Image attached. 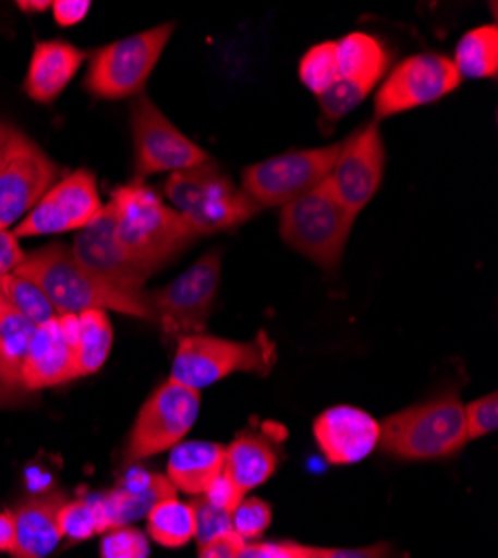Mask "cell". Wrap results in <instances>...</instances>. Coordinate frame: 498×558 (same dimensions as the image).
Wrapping results in <instances>:
<instances>
[{
	"mask_svg": "<svg viewBox=\"0 0 498 558\" xmlns=\"http://www.w3.org/2000/svg\"><path fill=\"white\" fill-rule=\"evenodd\" d=\"M34 331L36 324H32L21 311H16L10 304V300L3 293H0V344H3L10 362L19 368V374L21 362L34 338Z\"/></svg>",
	"mask_w": 498,
	"mask_h": 558,
	"instance_id": "obj_30",
	"label": "cell"
},
{
	"mask_svg": "<svg viewBox=\"0 0 498 558\" xmlns=\"http://www.w3.org/2000/svg\"><path fill=\"white\" fill-rule=\"evenodd\" d=\"M172 496H177V489L166 476L146 470H130L112 492L97 496L104 534L148 517L157 502Z\"/></svg>",
	"mask_w": 498,
	"mask_h": 558,
	"instance_id": "obj_19",
	"label": "cell"
},
{
	"mask_svg": "<svg viewBox=\"0 0 498 558\" xmlns=\"http://www.w3.org/2000/svg\"><path fill=\"white\" fill-rule=\"evenodd\" d=\"M338 153L340 144L270 157L242 172L240 189L259 208H284L325 183Z\"/></svg>",
	"mask_w": 498,
	"mask_h": 558,
	"instance_id": "obj_9",
	"label": "cell"
},
{
	"mask_svg": "<svg viewBox=\"0 0 498 558\" xmlns=\"http://www.w3.org/2000/svg\"><path fill=\"white\" fill-rule=\"evenodd\" d=\"M276 425H264L262 432L248 429L240 434L223 451V474L246 496L276 474L282 453L284 432L274 434Z\"/></svg>",
	"mask_w": 498,
	"mask_h": 558,
	"instance_id": "obj_20",
	"label": "cell"
},
{
	"mask_svg": "<svg viewBox=\"0 0 498 558\" xmlns=\"http://www.w3.org/2000/svg\"><path fill=\"white\" fill-rule=\"evenodd\" d=\"M451 63L461 78H494L498 74V27L481 25L467 32Z\"/></svg>",
	"mask_w": 498,
	"mask_h": 558,
	"instance_id": "obj_26",
	"label": "cell"
},
{
	"mask_svg": "<svg viewBox=\"0 0 498 558\" xmlns=\"http://www.w3.org/2000/svg\"><path fill=\"white\" fill-rule=\"evenodd\" d=\"M25 257L27 255L19 246V240L12 235V230H0V277L16 272Z\"/></svg>",
	"mask_w": 498,
	"mask_h": 558,
	"instance_id": "obj_41",
	"label": "cell"
},
{
	"mask_svg": "<svg viewBox=\"0 0 498 558\" xmlns=\"http://www.w3.org/2000/svg\"><path fill=\"white\" fill-rule=\"evenodd\" d=\"M61 168L32 138L16 130L0 168V230H12L59 181Z\"/></svg>",
	"mask_w": 498,
	"mask_h": 558,
	"instance_id": "obj_12",
	"label": "cell"
},
{
	"mask_svg": "<svg viewBox=\"0 0 498 558\" xmlns=\"http://www.w3.org/2000/svg\"><path fill=\"white\" fill-rule=\"evenodd\" d=\"M150 543L137 527H114L101 538V558H148Z\"/></svg>",
	"mask_w": 498,
	"mask_h": 558,
	"instance_id": "obj_33",
	"label": "cell"
},
{
	"mask_svg": "<svg viewBox=\"0 0 498 558\" xmlns=\"http://www.w3.org/2000/svg\"><path fill=\"white\" fill-rule=\"evenodd\" d=\"M461 81L449 57L427 52L404 59L378 87L376 117L387 119L436 104L454 92Z\"/></svg>",
	"mask_w": 498,
	"mask_h": 558,
	"instance_id": "obj_15",
	"label": "cell"
},
{
	"mask_svg": "<svg viewBox=\"0 0 498 558\" xmlns=\"http://www.w3.org/2000/svg\"><path fill=\"white\" fill-rule=\"evenodd\" d=\"M163 191L197 235L235 228L262 210L212 161L172 172Z\"/></svg>",
	"mask_w": 498,
	"mask_h": 558,
	"instance_id": "obj_5",
	"label": "cell"
},
{
	"mask_svg": "<svg viewBox=\"0 0 498 558\" xmlns=\"http://www.w3.org/2000/svg\"><path fill=\"white\" fill-rule=\"evenodd\" d=\"M16 275L34 282L59 315L117 311L132 317L155 319L144 295H127L110 287L101 277L89 272L65 244H50L32 253L16 268Z\"/></svg>",
	"mask_w": 498,
	"mask_h": 558,
	"instance_id": "obj_2",
	"label": "cell"
},
{
	"mask_svg": "<svg viewBox=\"0 0 498 558\" xmlns=\"http://www.w3.org/2000/svg\"><path fill=\"white\" fill-rule=\"evenodd\" d=\"M72 253L89 272H95L104 282L127 295L142 298L148 277H153L150 270L134 262L119 244L110 204L104 206L95 221H89L76 232Z\"/></svg>",
	"mask_w": 498,
	"mask_h": 558,
	"instance_id": "obj_16",
	"label": "cell"
},
{
	"mask_svg": "<svg viewBox=\"0 0 498 558\" xmlns=\"http://www.w3.org/2000/svg\"><path fill=\"white\" fill-rule=\"evenodd\" d=\"M367 97H369L367 92H362L360 87H355V85L349 83V81L338 78V83H333V85L325 92V95H320L318 101H320V108H323L325 117L331 119V121H336V119L349 114L353 108H357Z\"/></svg>",
	"mask_w": 498,
	"mask_h": 558,
	"instance_id": "obj_34",
	"label": "cell"
},
{
	"mask_svg": "<svg viewBox=\"0 0 498 558\" xmlns=\"http://www.w3.org/2000/svg\"><path fill=\"white\" fill-rule=\"evenodd\" d=\"M148 534L163 547H184L197 534L193 502H181L177 496L163 498L148 511Z\"/></svg>",
	"mask_w": 498,
	"mask_h": 558,
	"instance_id": "obj_27",
	"label": "cell"
},
{
	"mask_svg": "<svg viewBox=\"0 0 498 558\" xmlns=\"http://www.w3.org/2000/svg\"><path fill=\"white\" fill-rule=\"evenodd\" d=\"M199 409V391L174 380L163 383L146 400L137 421L132 425L125 447V462H139L184 442V436H189V432L197 423Z\"/></svg>",
	"mask_w": 498,
	"mask_h": 558,
	"instance_id": "obj_10",
	"label": "cell"
},
{
	"mask_svg": "<svg viewBox=\"0 0 498 558\" xmlns=\"http://www.w3.org/2000/svg\"><path fill=\"white\" fill-rule=\"evenodd\" d=\"M498 427V396L487 393L465 407L467 440H476L494 434Z\"/></svg>",
	"mask_w": 498,
	"mask_h": 558,
	"instance_id": "obj_35",
	"label": "cell"
},
{
	"mask_svg": "<svg viewBox=\"0 0 498 558\" xmlns=\"http://www.w3.org/2000/svg\"><path fill=\"white\" fill-rule=\"evenodd\" d=\"M276 362V342L264 331L248 342L197 333L177 342L170 380L202 393V389L233 374H257L266 378L274 371Z\"/></svg>",
	"mask_w": 498,
	"mask_h": 558,
	"instance_id": "obj_4",
	"label": "cell"
},
{
	"mask_svg": "<svg viewBox=\"0 0 498 558\" xmlns=\"http://www.w3.org/2000/svg\"><path fill=\"white\" fill-rule=\"evenodd\" d=\"M385 174V144L376 123L357 128L340 144L325 189L357 217L378 193Z\"/></svg>",
	"mask_w": 498,
	"mask_h": 558,
	"instance_id": "obj_13",
	"label": "cell"
},
{
	"mask_svg": "<svg viewBox=\"0 0 498 558\" xmlns=\"http://www.w3.org/2000/svg\"><path fill=\"white\" fill-rule=\"evenodd\" d=\"M85 59V52L68 40L36 43L23 83L27 97L36 104L57 101Z\"/></svg>",
	"mask_w": 498,
	"mask_h": 558,
	"instance_id": "obj_22",
	"label": "cell"
},
{
	"mask_svg": "<svg viewBox=\"0 0 498 558\" xmlns=\"http://www.w3.org/2000/svg\"><path fill=\"white\" fill-rule=\"evenodd\" d=\"M338 78H340V70H338L336 40L313 45L300 61L302 85L308 87L315 97H320L333 83H338Z\"/></svg>",
	"mask_w": 498,
	"mask_h": 558,
	"instance_id": "obj_29",
	"label": "cell"
},
{
	"mask_svg": "<svg viewBox=\"0 0 498 558\" xmlns=\"http://www.w3.org/2000/svg\"><path fill=\"white\" fill-rule=\"evenodd\" d=\"M208 505L217 507V509H223L229 511V514H233V509L240 505V500L244 498V494L238 489V485L226 476L223 472L210 483V487L206 489V494L202 496Z\"/></svg>",
	"mask_w": 498,
	"mask_h": 558,
	"instance_id": "obj_39",
	"label": "cell"
},
{
	"mask_svg": "<svg viewBox=\"0 0 498 558\" xmlns=\"http://www.w3.org/2000/svg\"><path fill=\"white\" fill-rule=\"evenodd\" d=\"M0 293H3L10 300V304L16 311H21L32 324H36V327L59 317L57 308L48 298H45V293L34 282H29V279L16 272L0 277Z\"/></svg>",
	"mask_w": 498,
	"mask_h": 558,
	"instance_id": "obj_28",
	"label": "cell"
},
{
	"mask_svg": "<svg viewBox=\"0 0 498 558\" xmlns=\"http://www.w3.org/2000/svg\"><path fill=\"white\" fill-rule=\"evenodd\" d=\"M313 436L331 464H353L378 447L380 423L367 411L340 404L315 417Z\"/></svg>",
	"mask_w": 498,
	"mask_h": 558,
	"instance_id": "obj_18",
	"label": "cell"
},
{
	"mask_svg": "<svg viewBox=\"0 0 498 558\" xmlns=\"http://www.w3.org/2000/svg\"><path fill=\"white\" fill-rule=\"evenodd\" d=\"M174 32V23L121 38L95 52L85 74V89L99 99H127L144 92Z\"/></svg>",
	"mask_w": 498,
	"mask_h": 558,
	"instance_id": "obj_7",
	"label": "cell"
},
{
	"mask_svg": "<svg viewBox=\"0 0 498 558\" xmlns=\"http://www.w3.org/2000/svg\"><path fill=\"white\" fill-rule=\"evenodd\" d=\"M110 206L119 244L150 272L168 264L199 238L197 230L172 206L163 204L142 179L119 185L112 193Z\"/></svg>",
	"mask_w": 498,
	"mask_h": 558,
	"instance_id": "obj_1",
	"label": "cell"
},
{
	"mask_svg": "<svg viewBox=\"0 0 498 558\" xmlns=\"http://www.w3.org/2000/svg\"><path fill=\"white\" fill-rule=\"evenodd\" d=\"M467 442L465 404L447 393L389 415L380 423L378 447L402 460H436L459 453Z\"/></svg>",
	"mask_w": 498,
	"mask_h": 558,
	"instance_id": "obj_3",
	"label": "cell"
},
{
	"mask_svg": "<svg viewBox=\"0 0 498 558\" xmlns=\"http://www.w3.org/2000/svg\"><path fill=\"white\" fill-rule=\"evenodd\" d=\"M336 52L340 78L353 83L367 95H372L380 83L391 61L385 45L367 32H351L342 40H336Z\"/></svg>",
	"mask_w": 498,
	"mask_h": 558,
	"instance_id": "obj_24",
	"label": "cell"
},
{
	"mask_svg": "<svg viewBox=\"0 0 498 558\" xmlns=\"http://www.w3.org/2000/svg\"><path fill=\"white\" fill-rule=\"evenodd\" d=\"M89 8H93V3H87V0H57V3H52V14L59 25L72 27L85 21Z\"/></svg>",
	"mask_w": 498,
	"mask_h": 558,
	"instance_id": "obj_43",
	"label": "cell"
},
{
	"mask_svg": "<svg viewBox=\"0 0 498 558\" xmlns=\"http://www.w3.org/2000/svg\"><path fill=\"white\" fill-rule=\"evenodd\" d=\"M353 219L320 183L315 191L282 208L280 235L300 255L333 272L349 242Z\"/></svg>",
	"mask_w": 498,
	"mask_h": 558,
	"instance_id": "obj_6",
	"label": "cell"
},
{
	"mask_svg": "<svg viewBox=\"0 0 498 558\" xmlns=\"http://www.w3.org/2000/svg\"><path fill=\"white\" fill-rule=\"evenodd\" d=\"M78 317L59 315L40 324L21 362V383L27 393L65 385L74 376V342Z\"/></svg>",
	"mask_w": 498,
	"mask_h": 558,
	"instance_id": "obj_17",
	"label": "cell"
},
{
	"mask_svg": "<svg viewBox=\"0 0 498 558\" xmlns=\"http://www.w3.org/2000/svg\"><path fill=\"white\" fill-rule=\"evenodd\" d=\"M29 393L25 391L23 383H21V374L19 368L10 362V357L5 355L3 344H0V407L5 404H19L27 398Z\"/></svg>",
	"mask_w": 498,
	"mask_h": 558,
	"instance_id": "obj_38",
	"label": "cell"
},
{
	"mask_svg": "<svg viewBox=\"0 0 498 558\" xmlns=\"http://www.w3.org/2000/svg\"><path fill=\"white\" fill-rule=\"evenodd\" d=\"M19 8L23 12H45L48 8H52L50 0H38V3H32V0H21Z\"/></svg>",
	"mask_w": 498,
	"mask_h": 558,
	"instance_id": "obj_46",
	"label": "cell"
},
{
	"mask_svg": "<svg viewBox=\"0 0 498 558\" xmlns=\"http://www.w3.org/2000/svg\"><path fill=\"white\" fill-rule=\"evenodd\" d=\"M59 527L63 538H70L76 543L93 538L95 534H104L97 496L65 502L59 511Z\"/></svg>",
	"mask_w": 498,
	"mask_h": 558,
	"instance_id": "obj_31",
	"label": "cell"
},
{
	"mask_svg": "<svg viewBox=\"0 0 498 558\" xmlns=\"http://www.w3.org/2000/svg\"><path fill=\"white\" fill-rule=\"evenodd\" d=\"M65 496L50 492L21 500L14 509V558H45L63 541L59 527V511Z\"/></svg>",
	"mask_w": 498,
	"mask_h": 558,
	"instance_id": "obj_21",
	"label": "cell"
},
{
	"mask_svg": "<svg viewBox=\"0 0 498 558\" xmlns=\"http://www.w3.org/2000/svg\"><path fill=\"white\" fill-rule=\"evenodd\" d=\"M270 523H274V509L266 500L255 496H244L231 514V530L244 543L259 538Z\"/></svg>",
	"mask_w": 498,
	"mask_h": 558,
	"instance_id": "obj_32",
	"label": "cell"
},
{
	"mask_svg": "<svg viewBox=\"0 0 498 558\" xmlns=\"http://www.w3.org/2000/svg\"><path fill=\"white\" fill-rule=\"evenodd\" d=\"M302 558H398V551L389 543H378L369 547H313L302 545Z\"/></svg>",
	"mask_w": 498,
	"mask_h": 558,
	"instance_id": "obj_37",
	"label": "cell"
},
{
	"mask_svg": "<svg viewBox=\"0 0 498 558\" xmlns=\"http://www.w3.org/2000/svg\"><path fill=\"white\" fill-rule=\"evenodd\" d=\"M14 547V517L12 511H0V551Z\"/></svg>",
	"mask_w": 498,
	"mask_h": 558,
	"instance_id": "obj_44",
	"label": "cell"
},
{
	"mask_svg": "<svg viewBox=\"0 0 498 558\" xmlns=\"http://www.w3.org/2000/svg\"><path fill=\"white\" fill-rule=\"evenodd\" d=\"M242 545H244V541L235 532H229L206 545H199L197 558H235L238 551L242 549Z\"/></svg>",
	"mask_w": 498,
	"mask_h": 558,
	"instance_id": "obj_42",
	"label": "cell"
},
{
	"mask_svg": "<svg viewBox=\"0 0 498 558\" xmlns=\"http://www.w3.org/2000/svg\"><path fill=\"white\" fill-rule=\"evenodd\" d=\"M195 509V519H197V534L195 538L199 541V545H206L223 534L233 532L231 530V514L223 509H217L212 505H208L204 498L193 502Z\"/></svg>",
	"mask_w": 498,
	"mask_h": 558,
	"instance_id": "obj_36",
	"label": "cell"
},
{
	"mask_svg": "<svg viewBox=\"0 0 498 558\" xmlns=\"http://www.w3.org/2000/svg\"><path fill=\"white\" fill-rule=\"evenodd\" d=\"M14 132H16V128H12L5 121H0V168H3V163H5V157H8V150H10Z\"/></svg>",
	"mask_w": 498,
	"mask_h": 558,
	"instance_id": "obj_45",
	"label": "cell"
},
{
	"mask_svg": "<svg viewBox=\"0 0 498 558\" xmlns=\"http://www.w3.org/2000/svg\"><path fill=\"white\" fill-rule=\"evenodd\" d=\"M223 445L217 442H179L170 449L168 474L177 492L191 496H204L210 483L223 472Z\"/></svg>",
	"mask_w": 498,
	"mask_h": 558,
	"instance_id": "obj_23",
	"label": "cell"
},
{
	"mask_svg": "<svg viewBox=\"0 0 498 558\" xmlns=\"http://www.w3.org/2000/svg\"><path fill=\"white\" fill-rule=\"evenodd\" d=\"M235 558H302L300 543H244Z\"/></svg>",
	"mask_w": 498,
	"mask_h": 558,
	"instance_id": "obj_40",
	"label": "cell"
},
{
	"mask_svg": "<svg viewBox=\"0 0 498 558\" xmlns=\"http://www.w3.org/2000/svg\"><path fill=\"white\" fill-rule=\"evenodd\" d=\"M78 317L74 342V376H93L106 364L112 351V324L106 311H85Z\"/></svg>",
	"mask_w": 498,
	"mask_h": 558,
	"instance_id": "obj_25",
	"label": "cell"
},
{
	"mask_svg": "<svg viewBox=\"0 0 498 558\" xmlns=\"http://www.w3.org/2000/svg\"><path fill=\"white\" fill-rule=\"evenodd\" d=\"M130 123L137 179L159 172L172 174L210 161L208 153L181 134L148 97L139 95L134 99Z\"/></svg>",
	"mask_w": 498,
	"mask_h": 558,
	"instance_id": "obj_11",
	"label": "cell"
},
{
	"mask_svg": "<svg viewBox=\"0 0 498 558\" xmlns=\"http://www.w3.org/2000/svg\"><path fill=\"white\" fill-rule=\"evenodd\" d=\"M104 210L97 177L89 170H76L59 179L34 210L12 228L16 240L61 235V232L81 230L95 221Z\"/></svg>",
	"mask_w": 498,
	"mask_h": 558,
	"instance_id": "obj_14",
	"label": "cell"
},
{
	"mask_svg": "<svg viewBox=\"0 0 498 558\" xmlns=\"http://www.w3.org/2000/svg\"><path fill=\"white\" fill-rule=\"evenodd\" d=\"M221 279V253L210 251L163 289L144 293L166 342L204 333Z\"/></svg>",
	"mask_w": 498,
	"mask_h": 558,
	"instance_id": "obj_8",
	"label": "cell"
}]
</instances>
